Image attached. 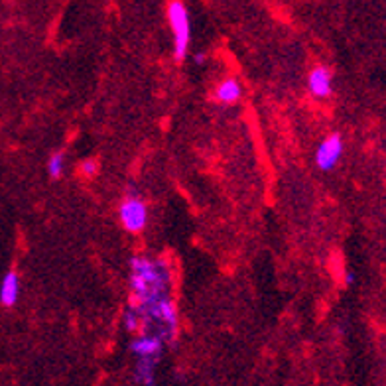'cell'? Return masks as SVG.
I'll return each mask as SVG.
<instances>
[{
	"instance_id": "1",
	"label": "cell",
	"mask_w": 386,
	"mask_h": 386,
	"mask_svg": "<svg viewBox=\"0 0 386 386\" xmlns=\"http://www.w3.org/2000/svg\"><path fill=\"white\" fill-rule=\"evenodd\" d=\"M130 300L128 308L140 315L148 305L166 294L167 272L160 262L148 256H135L130 261Z\"/></svg>"
},
{
	"instance_id": "13",
	"label": "cell",
	"mask_w": 386,
	"mask_h": 386,
	"mask_svg": "<svg viewBox=\"0 0 386 386\" xmlns=\"http://www.w3.org/2000/svg\"><path fill=\"white\" fill-rule=\"evenodd\" d=\"M353 282H355V274H353V272H347V274H345V284L351 286Z\"/></svg>"
},
{
	"instance_id": "10",
	"label": "cell",
	"mask_w": 386,
	"mask_h": 386,
	"mask_svg": "<svg viewBox=\"0 0 386 386\" xmlns=\"http://www.w3.org/2000/svg\"><path fill=\"white\" fill-rule=\"evenodd\" d=\"M46 170H48V176L52 179H62L63 172H65V154L62 150L53 152L52 156L48 158Z\"/></svg>"
},
{
	"instance_id": "11",
	"label": "cell",
	"mask_w": 386,
	"mask_h": 386,
	"mask_svg": "<svg viewBox=\"0 0 386 386\" xmlns=\"http://www.w3.org/2000/svg\"><path fill=\"white\" fill-rule=\"evenodd\" d=\"M99 172H101V164H99V160H95V158H87V160H83V162L79 164V174H81L85 179L97 178Z\"/></svg>"
},
{
	"instance_id": "8",
	"label": "cell",
	"mask_w": 386,
	"mask_h": 386,
	"mask_svg": "<svg viewBox=\"0 0 386 386\" xmlns=\"http://www.w3.org/2000/svg\"><path fill=\"white\" fill-rule=\"evenodd\" d=\"M162 345H164V339L160 335H138L130 343V349L140 359H154L160 355Z\"/></svg>"
},
{
	"instance_id": "7",
	"label": "cell",
	"mask_w": 386,
	"mask_h": 386,
	"mask_svg": "<svg viewBox=\"0 0 386 386\" xmlns=\"http://www.w3.org/2000/svg\"><path fill=\"white\" fill-rule=\"evenodd\" d=\"M242 99V85L237 77H223L213 89V103L221 106H230L237 104Z\"/></svg>"
},
{
	"instance_id": "2",
	"label": "cell",
	"mask_w": 386,
	"mask_h": 386,
	"mask_svg": "<svg viewBox=\"0 0 386 386\" xmlns=\"http://www.w3.org/2000/svg\"><path fill=\"white\" fill-rule=\"evenodd\" d=\"M167 24L174 38V60L184 62L191 46V18L184 0H170L166 8Z\"/></svg>"
},
{
	"instance_id": "9",
	"label": "cell",
	"mask_w": 386,
	"mask_h": 386,
	"mask_svg": "<svg viewBox=\"0 0 386 386\" xmlns=\"http://www.w3.org/2000/svg\"><path fill=\"white\" fill-rule=\"evenodd\" d=\"M20 298V276L16 270H8L0 282V303L4 308L16 305Z\"/></svg>"
},
{
	"instance_id": "4",
	"label": "cell",
	"mask_w": 386,
	"mask_h": 386,
	"mask_svg": "<svg viewBox=\"0 0 386 386\" xmlns=\"http://www.w3.org/2000/svg\"><path fill=\"white\" fill-rule=\"evenodd\" d=\"M142 315H148L150 319H154L158 324H162L166 327V335L170 341L176 339L178 333V308L172 298H167L166 294L160 296L156 302H152L148 305Z\"/></svg>"
},
{
	"instance_id": "3",
	"label": "cell",
	"mask_w": 386,
	"mask_h": 386,
	"mask_svg": "<svg viewBox=\"0 0 386 386\" xmlns=\"http://www.w3.org/2000/svg\"><path fill=\"white\" fill-rule=\"evenodd\" d=\"M118 221L123 229L130 235H138L148 225V205L144 199L136 193H128L118 205Z\"/></svg>"
},
{
	"instance_id": "12",
	"label": "cell",
	"mask_w": 386,
	"mask_h": 386,
	"mask_svg": "<svg viewBox=\"0 0 386 386\" xmlns=\"http://www.w3.org/2000/svg\"><path fill=\"white\" fill-rule=\"evenodd\" d=\"M193 62L198 63V65H203V63L207 62V55H205V53H203V52L195 53V57H193Z\"/></svg>"
},
{
	"instance_id": "6",
	"label": "cell",
	"mask_w": 386,
	"mask_h": 386,
	"mask_svg": "<svg viewBox=\"0 0 386 386\" xmlns=\"http://www.w3.org/2000/svg\"><path fill=\"white\" fill-rule=\"evenodd\" d=\"M308 91L315 99H327L333 95V74L327 65H315L308 74Z\"/></svg>"
},
{
	"instance_id": "5",
	"label": "cell",
	"mask_w": 386,
	"mask_h": 386,
	"mask_svg": "<svg viewBox=\"0 0 386 386\" xmlns=\"http://www.w3.org/2000/svg\"><path fill=\"white\" fill-rule=\"evenodd\" d=\"M343 152V136L339 132H331V135L325 136L324 140L319 142L317 150H315V166L319 167L322 172H331V170L339 166Z\"/></svg>"
}]
</instances>
